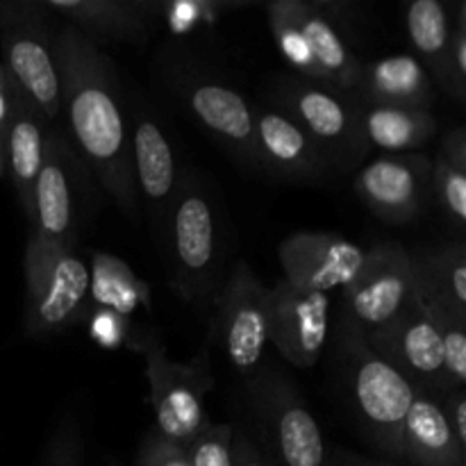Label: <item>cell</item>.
Here are the masks:
<instances>
[{
  "mask_svg": "<svg viewBox=\"0 0 466 466\" xmlns=\"http://www.w3.org/2000/svg\"><path fill=\"white\" fill-rule=\"evenodd\" d=\"M64 132L86 171L94 173L127 218L137 217L130 127L107 55L76 27L55 32Z\"/></svg>",
  "mask_w": 466,
  "mask_h": 466,
  "instance_id": "1",
  "label": "cell"
},
{
  "mask_svg": "<svg viewBox=\"0 0 466 466\" xmlns=\"http://www.w3.org/2000/svg\"><path fill=\"white\" fill-rule=\"evenodd\" d=\"M337 353L346 390L367 440L390 460H400V431L414 399V387L378 358L364 332L341 319Z\"/></svg>",
  "mask_w": 466,
  "mask_h": 466,
  "instance_id": "2",
  "label": "cell"
},
{
  "mask_svg": "<svg viewBox=\"0 0 466 466\" xmlns=\"http://www.w3.org/2000/svg\"><path fill=\"white\" fill-rule=\"evenodd\" d=\"M248 408L268 466H330L323 432L299 387L273 369L248 378Z\"/></svg>",
  "mask_w": 466,
  "mask_h": 466,
  "instance_id": "3",
  "label": "cell"
},
{
  "mask_svg": "<svg viewBox=\"0 0 466 466\" xmlns=\"http://www.w3.org/2000/svg\"><path fill=\"white\" fill-rule=\"evenodd\" d=\"M50 18L44 0H0L3 66L23 98L53 126L62 112V91Z\"/></svg>",
  "mask_w": 466,
  "mask_h": 466,
  "instance_id": "4",
  "label": "cell"
},
{
  "mask_svg": "<svg viewBox=\"0 0 466 466\" xmlns=\"http://www.w3.org/2000/svg\"><path fill=\"white\" fill-rule=\"evenodd\" d=\"M89 303V267L66 246L27 235L25 332L50 337L68 330Z\"/></svg>",
  "mask_w": 466,
  "mask_h": 466,
  "instance_id": "5",
  "label": "cell"
},
{
  "mask_svg": "<svg viewBox=\"0 0 466 466\" xmlns=\"http://www.w3.org/2000/svg\"><path fill=\"white\" fill-rule=\"evenodd\" d=\"M130 350L146 360L155 432L173 444L187 446L209 421L203 400L214 387V378L205 358L196 362H173L155 330H137Z\"/></svg>",
  "mask_w": 466,
  "mask_h": 466,
  "instance_id": "6",
  "label": "cell"
},
{
  "mask_svg": "<svg viewBox=\"0 0 466 466\" xmlns=\"http://www.w3.org/2000/svg\"><path fill=\"white\" fill-rule=\"evenodd\" d=\"M173 287L187 303L209 294L218 262L217 214L198 180L187 176L168 208Z\"/></svg>",
  "mask_w": 466,
  "mask_h": 466,
  "instance_id": "7",
  "label": "cell"
},
{
  "mask_svg": "<svg viewBox=\"0 0 466 466\" xmlns=\"http://www.w3.org/2000/svg\"><path fill=\"white\" fill-rule=\"evenodd\" d=\"M280 112L299 123L330 159L355 162L369 150L360 107L349 94L308 77H282L271 91Z\"/></svg>",
  "mask_w": 466,
  "mask_h": 466,
  "instance_id": "8",
  "label": "cell"
},
{
  "mask_svg": "<svg viewBox=\"0 0 466 466\" xmlns=\"http://www.w3.org/2000/svg\"><path fill=\"white\" fill-rule=\"evenodd\" d=\"M86 167L73 150L62 126L53 123L46 137V153L41 171L32 191L30 232L50 244L76 248L82 198V182H86Z\"/></svg>",
  "mask_w": 466,
  "mask_h": 466,
  "instance_id": "9",
  "label": "cell"
},
{
  "mask_svg": "<svg viewBox=\"0 0 466 466\" xmlns=\"http://www.w3.org/2000/svg\"><path fill=\"white\" fill-rule=\"evenodd\" d=\"M412 294V253L396 241H382L364 253L362 267L344 287V319L369 335L394 321Z\"/></svg>",
  "mask_w": 466,
  "mask_h": 466,
  "instance_id": "10",
  "label": "cell"
},
{
  "mask_svg": "<svg viewBox=\"0 0 466 466\" xmlns=\"http://www.w3.org/2000/svg\"><path fill=\"white\" fill-rule=\"evenodd\" d=\"M364 337L373 353L399 371L414 390L432 396L453 390L441 369V339L435 314L417 289L394 321Z\"/></svg>",
  "mask_w": 466,
  "mask_h": 466,
  "instance_id": "11",
  "label": "cell"
},
{
  "mask_svg": "<svg viewBox=\"0 0 466 466\" xmlns=\"http://www.w3.org/2000/svg\"><path fill=\"white\" fill-rule=\"evenodd\" d=\"M214 335L241 376L259 369L268 344V289L239 259L217 296Z\"/></svg>",
  "mask_w": 466,
  "mask_h": 466,
  "instance_id": "12",
  "label": "cell"
},
{
  "mask_svg": "<svg viewBox=\"0 0 466 466\" xmlns=\"http://www.w3.org/2000/svg\"><path fill=\"white\" fill-rule=\"evenodd\" d=\"M330 330V296L278 280L268 289V344L289 364L309 369L321 358Z\"/></svg>",
  "mask_w": 466,
  "mask_h": 466,
  "instance_id": "13",
  "label": "cell"
},
{
  "mask_svg": "<svg viewBox=\"0 0 466 466\" xmlns=\"http://www.w3.org/2000/svg\"><path fill=\"white\" fill-rule=\"evenodd\" d=\"M432 162L421 153L385 155L355 176V194L380 221L405 226L426 208Z\"/></svg>",
  "mask_w": 466,
  "mask_h": 466,
  "instance_id": "14",
  "label": "cell"
},
{
  "mask_svg": "<svg viewBox=\"0 0 466 466\" xmlns=\"http://www.w3.org/2000/svg\"><path fill=\"white\" fill-rule=\"evenodd\" d=\"M367 250L337 232H296L278 248L282 280L309 291L344 289L362 267Z\"/></svg>",
  "mask_w": 466,
  "mask_h": 466,
  "instance_id": "15",
  "label": "cell"
},
{
  "mask_svg": "<svg viewBox=\"0 0 466 466\" xmlns=\"http://www.w3.org/2000/svg\"><path fill=\"white\" fill-rule=\"evenodd\" d=\"M255 159L291 180H319L326 176L328 157L317 141L280 109L255 112Z\"/></svg>",
  "mask_w": 466,
  "mask_h": 466,
  "instance_id": "16",
  "label": "cell"
},
{
  "mask_svg": "<svg viewBox=\"0 0 466 466\" xmlns=\"http://www.w3.org/2000/svg\"><path fill=\"white\" fill-rule=\"evenodd\" d=\"M187 105L205 130L212 132L232 155L258 164L255 159V109L244 96L214 80H187L182 86Z\"/></svg>",
  "mask_w": 466,
  "mask_h": 466,
  "instance_id": "17",
  "label": "cell"
},
{
  "mask_svg": "<svg viewBox=\"0 0 466 466\" xmlns=\"http://www.w3.org/2000/svg\"><path fill=\"white\" fill-rule=\"evenodd\" d=\"M44 5L98 48L114 41L146 39L153 18L150 0H44Z\"/></svg>",
  "mask_w": 466,
  "mask_h": 466,
  "instance_id": "18",
  "label": "cell"
},
{
  "mask_svg": "<svg viewBox=\"0 0 466 466\" xmlns=\"http://www.w3.org/2000/svg\"><path fill=\"white\" fill-rule=\"evenodd\" d=\"M132 171L135 185L153 214L167 217L171 200L176 196L180 177H177L176 155L157 121L146 114H137L130 127Z\"/></svg>",
  "mask_w": 466,
  "mask_h": 466,
  "instance_id": "19",
  "label": "cell"
},
{
  "mask_svg": "<svg viewBox=\"0 0 466 466\" xmlns=\"http://www.w3.org/2000/svg\"><path fill=\"white\" fill-rule=\"evenodd\" d=\"M400 460L412 466H466V449L455 440L437 396L414 390L400 431Z\"/></svg>",
  "mask_w": 466,
  "mask_h": 466,
  "instance_id": "20",
  "label": "cell"
},
{
  "mask_svg": "<svg viewBox=\"0 0 466 466\" xmlns=\"http://www.w3.org/2000/svg\"><path fill=\"white\" fill-rule=\"evenodd\" d=\"M285 3L291 18L308 41L321 85L344 91V94H353L362 64L350 53L330 16L319 7V3H309V0H285Z\"/></svg>",
  "mask_w": 466,
  "mask_h": 466,
  "instance_id": "21",
  "label": "cell"
},
{
  "mask_svg": "<svg viewBox=\"0 0 466 466\" xmlns=\"http://www.w3.org/2000/svg\"><path fill=\"white\" fill-rule=\"evenodd\" d=\"M48 127L50 123L25 98H21L3 135L5 177L12 182L27 221L32 217V191L44 164Z\"/></svg>",
  "mask_w": 466,
  "mask_h": 466,
  "instance_id": "22",
  "label": "cell"
},
{
  "mask_svg": "<svg viewBox=\"0 0 466 466\" xmlns=\"http://www.w3.org/2000/svg\"><path fill=\"white\" fill-rule=\"evenodd\" d=\"M353 94H360L367 103L428 109L435 98V85L414 55L399 53L360 66Z\"/></svg>",
  "mask_w": 466,
  "mask_h": 466,
  "instance_id": "23",
  "label": "cell"
},
{
  "mask_svg": "<svg viewBox=\"0 0 466 466\" xmlns=\"http://www.w3.org/2000/svg\"><path fill=\"white\" fill-rule=\"evenodd\" d=\"M360 118L369 148L373 146L391 155L414 153L437 132V118L426 107L367 103L360 107Z\"/></svg>",
  "mask_w": 466,
  "mask_h": 466,
  "instance_id": "24",
  "label": "cell"
},
{
  "mask_svg": "<svg viewBox=\"0 0 466 466\" xmlns=\"http://www.w3.org/2000/svg\"><path fill=\"white\" fill-rule=\"evenodd\" d=\"M414 289L466 319V248L462 241L412 255Z\"/></svg>",
  "mask_w": 466,
  "mask_h": 466,
  "instance_id": "25",
  "label": "cell"
},
{
  "mask_svg": "<svg viewBox=\"0 0 466 466\" xmlns=\"http://www.w3.org/2000/svg\"><path fill=\"white\" fill-rule=\"evenodd\" d=\"M408 35L412 41L414 57L421 62L432 85H440L451 94L449 80V44L451 12L441 0H414L405 14Z\"/></svg>",
  "mask_w": 466,
  "mask_h": 466,
  "instance_id": "26",
  "label": "cell"
},
{
  "mask_svg": "<svg viewBox=\"0 0 466 466\" xmlns=\"http://www.w3.org/2000/svg\"><path fill=\"white\" fill-rule=\"evenodd\" d=\"M130 319L137 309H150V287L112 253L96 250L89 267V303Z\"/></svg>",
  "mask_w": 466,
  "mask_h": 466,
  "instance_id": "27",
  "label": "cell"
},
{
  "mask_svg": "<svg viewBox=\"0 0 466 466\" xmlns=\"http://www.w3.org/2000/svg\"><path fill=\"white\" fill-rule=\"evenodd\" d=\"M267 16H268V25H271L278 50H280L282 57L287 59V64H289L300 77L321 82L317 64H314L312 53H309L308 48V41H305L303 32H300L299 25H296L294 18H291L285 0H276V3L268 5Z\"/></svg>",
  "mask_w": 466,
  "mask_h": 466,
  "instance_id": "28",
  "label": "cell"
},
{
  "mask_svg": "<svg viewBox=\"0 0 466 466\" xmlns=\"http://www.w3.org/2000/svg\"><path fill=\"white\" fill-rule=\"evenodd\" d=\"M423 300L431 305L432 314H435L437 328H440L441 369H444L446 382H449L453 390H462L466 382V319L449 312V309L432 303V300Z\"/></svg>",
  "mask_w": 466,
  "mask_h": 466,
  "instance_id": "29",
  "label": "cell"
},
{
  "mask_svg": "<svg viewBox=\"0 0 466 466\" xmlns=\"http://www.w3.org/2000/svg\"><path fill=\"white\" fill-rule=\"evenodd\" d=\"M230 7L235 5L223 0H168V3H153V16L159 14L171 35L187 36L198 32L200 27L208 30L214 27L221 12Z\"/></svg>",
  "mask_w": 466,
  "mask_h": 466,
  "instance_id": "30",
  "label": "cell"
},
{
  "mask_svg": "<svg viewBox=\"0 0 466 466\" xmlns=\"http://www.w3.org/2000/svg\"><path fill=\"white\" fill-rule=\"evenodd\" d=\"M431 194L440 203L441 212L458 228L466 226V171H460L441 155L432 162Z\"/></svg>",
  "mask_w": 466,
  "mask_h": 466,
  "instance_id": "31",
  "label": "cell"
},
{
  "mask_svg": "<svg viewBox=\"0 0 466 466\" xmlns=\"http://www.w3.org/2000/svg\"><path fill=\"white\" fill-rule=\"evenodd\" d=\"M235 435L228 423H205L185 446L191 466H235Z\"/></svg>",
  "mask_w": 466,
  "mask_h": 466,
  "instance_id": "32",
  "label": "cell"
},
{
  "mask_svg": "<svg viewBox=\"0 0 466 466\" xmlns=\"http://www.w3.org/2000/svg\"><path fill=\"white\" fill-rule=\"evenodd\" d=\"M86 332L94 339L96 346L105 350H118V349H132L135 341L137 328L132 321L123 314L114 312V309L105 308H86Z\"/></svg>",
  "mask_w": 466,
  "mask_h": 466,
  "instance_id": "33",
  "label": "cell"
},
{
  "mask_svg": "<svg viewBox=\"0 0 466 466\" xmlns=\"http://www.w3.org/2000/svg\"><path fill=\"white\" fill-rule=\"evenodd\" d=\"M82 458H85L82 428L77 419L68 414L59 419L57 428L50 435L41 466H82Z\"/></svg>",
  "mask_w": 466,
  "mask_h": 466,
  "instance_id": "34",
  "label": "cell"
},
{
  "mask_svg": "<svg viewBox=\"0 0 466 466\" xmlns=\"http://www.w3.org/2000/svg\"><path fill=\"white\" fill-rule=\"evenodd\" d=\"M449 80L451 94L458 103L466 100V3L455 5L453 25H451L449 44Z\"/></svg>",
  "mask_w": 466,
  "mask_h": 466,
  "instance_id": "35",
  "label": "cell"
},
{
  "mask_svg": "<svg viewBox=\"0 0 466 466\" xmlns=\"http://www.w3.org/2000/svg\"><path fill=\"white\" fill-rule=\"evenodd\" d=\"M137 466H191V462L185 446L173 444L150 431L146 432L137 451Z\"/></svg>",
  "mask_w": 466,
  "mask_h": 466,
  "instance_id": "36",
  "label": "cell"
},
{
  "mask_svg": "<svg viewBox=\"0 0 466 466\" xmlns=\"http://www.w3.org/2000/svg\"><path fill=\"white\" fill-rule=\"evenodd\" d=\"M444 410V417L449 421V428L453 431L455 440L466 449V394L462 390H451L446 394L437 396Z\"/></svg>",
  "mask_w": 466,
  "mask_h": 466,
  "instance_id": "37",
  "label": "cell"
},
{
  "mask_svg": "<svg viewBox=\"0 0 466 466\" xmlns=\"http://www.w3.org/2000/svg\"><path fill=\"white\" fill-rule=\"evenodd\" d=\"M23 98V94L18 91L16 82L12 80V76L7 73V68L0 64V135H5L9 121H12V114L16 109L18 100Z\"/></svg>",
  "mask_w": 466,
  "mask_h": 466,
  "instance_id": "38",
  "label": "cell"
},
{
  "mask_svg": "<svg viewBox=\"0 0 466 466\" xmlns=\"http://www.w3.org/2000/svg\"><path fill=\"white\" fill-rule=\"evenodd\" d=\"M440 155L446 159V162L458 167L460 171H466V130L462 126L455 127L453 132H449Z\"/></svg>",
  "mask_w": 466,
  "mask_h": 466,
  "instance_id": "39",
  "label": "cell"
},
{
  "mask_svg": "<svg viewBox=\"0 0 466 466\" xmlns=\"http://www.w3.org/2000/svg\"><path fill=\"white\" fill-rule=\"evenodd\" d=\"M235 466H268L255 440H250L246 432L235 435Z\"/></svg>",
  "mask_w": 466,
  "mask_h": 466,
  "instance_id": "40",
  "label": "cell"
},
{
  "mask_svg": "<svg viewBox=\"0 0 466 466\" xmlns=\"http://www.w3.org/2000/svg\"><path fill=\"white\" fill-rule=\"evenodd\" d=\"M330 466H399L391 460L369 458V455L353 453L349 449H335L330 453Z\"/></svg>",
  "mask_w": 466,
  "mask_h": 466,
  "instance_id": "41",
  "label": "cell"
},
{
  "mask_svg": "<svg viewBox=\"0 0 466 466\" xmlns=\"http://www.w3.org/2000/svg\"><path fill=\"white\" fill-rule=\"evenodd\" d=\"M0 177H5V146H3V135H0Z\"/></svg>",
  "mask_w": 466,
  "mask_h": 466,
  "instance_id": "42",
  "label": "cell"
},
{
  "mask_svg": "<svg viewBox=\"0 0 466 466\" xmlns=\"http://www.w3.org/2000/svg\"><path fill=\"white\" fill-rule=\"evenodd\" d=\"M109 466H118V464H109Z\"/></svg>",
  "mask_w": 466,
  "mask_h": 466,
  "instance_id": "43",
  "label": "cell"
}]
</instances>
